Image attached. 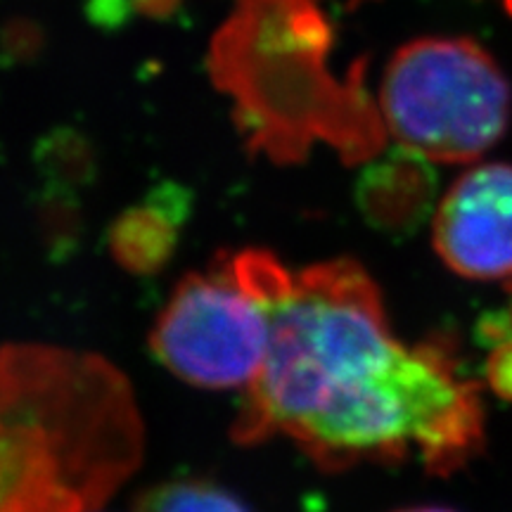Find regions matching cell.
I'll use <instances>...</instances> for the list:
<instances>
[{"label":"cell","mask_w":512,"mask_h":512,"mask_svg":"<svg viewBox=\"0 0 512 512\" xmlns=\"http://www.w3.org/2000/svg\"><path fill=\"white\" fill-rule=\"evenodd\" d=\"M233 264L271 313L238 439L283 434L328 470L415 453L446 475L475 456L484 439L479 384L441 347L399 342L361 266L330 261L292 273L264 252Z\"/></svg>","instance_id":"1"},{"label":"cell","mask_w":512,"mask_h":512,"mask_svg":"<svg viewBox=\"0 0 512 512\" xmlns=\"http://www.w3.org/2000/svg\"><path fill=\"white\" fill-rule=\"evenodd\" d=\"M131 389L93 356L8 347L3 358V512H91L133 470Z\"/></svg>","instance_id":"2"},{"label":"cell","mask_w":512,"mask_h":512,"mask_svg":"<svg viewBox=\"0 0 512 512\" xmlns=\"http://www.w3.org/2000/svg\"><path fill=\"white\" fill-rule=\"evenodd\" d=\"M510 86L486 50L465 38H422L384 74V124L401 147L437 162H472L510 119Z\"/></svg>","instance_id":"3"},{"label":"cell","mask_w":512,"mask_h":512,"mask_svg":"<svg viewBox=\"0 0 512 512\" xmlns=\"http://www.w3.org/2000/svg\"><path fill=\"white\" fill-rule=\"evenodd\" d=\"M271 342V313L233 259L178 283L152 330V351L181 380L207 389L252 387Z\"/></svg>","instance_id":"4"},{"label":"cell","mask_w":512,"mask_h":512,"mask_svg":"<svg viewBox=\"0 0 512 512\" xmlns=\"http://www.w3.org/2000/svg\"><path fill=\"white\" fill-rule=\"evenodd\" d=\"M434 247L463 278L512 280V164H482L453 183L434 219Z\"/></svg>","instance_id":"5"},{"label":"cell","mask_w":512,"mask_h":512,"mask_svg":"<svg viewBox=\"0 0 512 512\" xmlns=\"http://www.w3.org/2000/svg\"><path fill=\"white\" fill-rule=\"evenodd\" d=\"M427 159L399 145V155L370 169L361 183V207L384 230L411 228L430 209L434 178Z\"/></svg>","instance_id":"6"},{"label":"cell","mask_w":512,"mask_h":512,"mask_svg":"<svg viewBox=\"0 0 512 512\" xmlns=\"http://www.w3.org/2000/svg\"><path fill=\"white\" fill-rule=\"evenodd\" d=\"M162 204H147L133 209L117 223L112 233L114 256L133 271H155L166 261L174 247L178 219L174 211Z\"/></svg>","instance_id":"7"},{"label":"cell","mask_w":512,"mask_h":512,"mask_svg":"<svg viewBox=\"0 0 512 512\" xmlns=\"http://www.w3.org/2000/svg\"><path fill=\"white\" fill-rule=\"evenodd\" d=\"M136 512H247V508L214 484L171 482L147 491Z\"/></svg>","instance_id":"8"},{"label":"cell","mask_w":512,"mask_h":512,"mask_svg":"<svg viewBox=\"0 0 512 512\" xmlns=\"http://www.w3.org/2000/svg\"><path fill=\"white\" fill-rule=\"evenodd\" d=\"M486 380L505 401H512V339L498 342L486 361Z\"/></svg>","instance_id":"9"},{"label":"cell","mask_w":512,"mask_h":512,"mask_svg":"<svg viewBox=\"0 0 512 512\" xmlns=\"http://www.w3.org/2000/svg\"><path fill=\"white\" fill-rule=\"evenodd\" d=\"M401 512H451L444 508H411V510H401Z\"/></svg>","instance_id":"10"},{"label":"cell","mask_w":512,"mask_h":512,"mask_svg":"<svg viewBox=\"0 0 512 512\" xmlns=\"http://www.w3.org/2000/svg\"><path fill=\"white\" fill-rule=\"evenodd\" d=\"M140 3H145L147 8H152V10H155L159 3H162V5H169V0H140Z\"/></svg>","instance_id":"11"},{"label":"cell","mask_w":512,"mask_h":512,"mask_svg":"<svg viewBox=\"0 0 512 512\" xmlns=\"http://www.w3.org/2000/svg\"><path fill=\"white\" fill-rule=\"evenodd\" d=\"M503 5H505V8H508V12L512 15V0H503Z\"/></svg>","instance_id":"12"}]
</instances>
